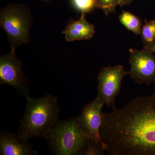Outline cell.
<instances>
[{
    "mask_svg": "<svg viewBox=\"0 0 155 155\" xmlns=\"http://www.w3.org/2000/svg\"><path fill=\"white\" fill-rule=\"evenodd\" d=\"M101 138L110 155H155V91L103 113Z\"/></svg>",
    "mask_w": 155,
    "mask_h": 155,
    "instance_id": "obj_1",
    "label": "cell"
},
{
    "mask_svg": "<svg viewBox=\"0 0 155 155\" xmlns=\"http://www.w3.org/2000/svg\"><path fill=\"white\" fill-rule=\"evenodd\" d=\"M25 97V113L18 127L19 135L28 140L35 137L45 138L58 120L61 107L58 98L51 95Z\"/></svg>",
    "mask_w": 155,
    "mask_h": 155,
    "instance_id": "obj_2",
    "label": "cell"
},
{
    "mask_svg": "<svg viewBox=\"0 0 155 155\" xmlns=\"http://www.w3.org/2000/svg\"><path fill=\"white\" fill-rule=\"evenodd\" d=\"M45 139L51 153L56 155H82L90 139L77 116L58 120Z\"/></svg>",
    "mask_w": 155,
    "mask_h": 155,
    "instance_id": "obj_3",
    "label": "cell"
},
{
    "mask_svg": "<svg viewBox=\"0 0 155 155\" xmlns=\"http://www.w3.org/2000/svg\"><path fill=\"white\" fill-rule=\"evenodd\" d=\"M32 24L30 9L23 4H9L0 12V25L8 37L11 47L30 43Z\"/></svg>",
    "mask_w": 155,
    "mask_h": 155,
    "instance_id": "obj_4",
    "label": "cell"
},
{
    "mask_svg": "<svg viewBox=\"0 0 155 155\" xmlns=\"http://www.w3.org/2000/svg\"><path fill=\"white\" fill-rule=\"evenodd\" d=\"M128 74L129 71H125L121 65L104 67L98 75L97 97L108 107H116L115 100L120 93L122 81Z\"/></svg>",
    "mask_w": 155,
    "mask_h": 155,
    "instance_id": "obj_5",
    "label": "cell"
},
{
    "mask_svg": "<svg viewBox=\"0 0 155 155\" xmlns=\"http://www.w3.org/2000/svg\"><path fill=\"white\" fill-rule=\"evenodd\" d=\"M15 49L11 47L10 53L0 57V84L11 85L25 97L29 93V83L22 72V62L16 56Z\"/></svg>",
    "mask_w": 155,
    "mask_h": 155,
    "instance_id": "obj_6",
    "label": "cell"
},
{
    "mask_svg": "<svg viewBox=\"0 0 155 155\" xmlns=\"http://www.w3.org/2000/svg\"><path fill=\"white\" fill-rule=\"evenodd\" d=\"M129 74L132 80L139 84H155V54L143 48L139 50L130 48Z\"/></svg>",
    "mask_w": 155,
    "mask_h": 155,
    "instance_id": "obj_7",
    "label": "cell"
},
{
    "mask_svg": "<svg viewBox=\"0 0 155 155\" xmlns=\"http://www.w3.org/2000/svg\"><path fill=\"white\" fill-rule=\"evenodd\" d=\"M104 103L97 97L92 102L87 104L82 108L78 120L87 135L89 138L105 147L101 138L100 128L102 122Z\"/></svg>",
    "mask_w": 155,
    "mask_h": 155,
    "instance_id": "obj_8",
    "label": "cell"
},
{
    "mask_svg": "<svg viewBox=\"0 0 155 155\" xmlns=\"http://www.w3.org/2000/svg\"><path fill=\"white\" fill-rule=\"evenodd\" d=\"M37 151L28 140L5 130L0 133V155H36Z\"/></svg>",
    "mask_w": 155,
    "mask_h": 155,
    "instance_id": "obj_9",
    "label": "cell"
},
{
    "mask_svg": "<svg viewBox=\"0 0 155 155\" xmlns=\"http://www.w3.org/2000/svg\"><path fill=\"white\" fill-rule=\"evenodd\" d=\"M62 33L65 35V39L68 42L82 40H89L94 35L95 27L87 20L85 14L82 13L79 19H72L68 22Z\"/></svg>",
    "mask_w": 155,
    "mask_h": 155,
    "instance_id": "obj_10",
    "label": "cell"
},
{
    "mask_svg": "<svg viewBox=\"0 0 155 155\" xmlns=\"http://www.w3.org/2000/svg\"><path fill=\"white\" fill-rule=\"evenodd\" d=\"M119 18L121 24L127 30L132 31L136 35H140L142 24L139 17L130 12L123 10Z\"/></svg>",
    "mask_w": 155,
    "mask_h": 155,
    "instance_id": "obj_11",
    "label": "cell"
},
{
    "mask_svg": "<svg viewBox=\"0 0 155 155\" xmlns=\"http://www.w3.org/2000/svg\"><path fill=\"white\" fill-rule=\"evenodd\" d=\"M143 48L146 47L155 40V17L154 19L148 21L145 19L144 25L142 26L140 34Z\"/></svg>",
    "mask_w": 155,
    "mask_h": 155,
    "instance_id": "obj_12",
    "label": "cell"
},
{
    "mask_svg": "<svg viewBox=\"0 0 155 155\" xmlns=\"http://www.w3.org/2000/svg\"><path fill=\"white\" fill-rule=\"evenodd\" d=\"M105 151L102 145L90 138L82 155H104Z\"/></svg>",
    "mask_w": 155,
    "mask_h": 155,
    "instance_id": "obj_13",
    "label": "cell"
},
{
    "mask_svg": "<svg viewBox=\"0 0 155 155\" xmlns=\"http://www.w3.org/2000/svg\"><path fill=\"white\" fill-rule=\"evenodd\" d=\"M96 7L102 9L106 16L115 13V9L119 5V0H94Z\"/></svg>",
    "mask_w": 155,
    "mask_h": 155,
    "instance_id": "obj_14",
    "label": "cell"
},
{
    "mask_svg": "<svg viewBox=\"0 0 155 155\" xmlns=\"http://www.w3.org/2000/svg\"><path fill=\"white\" fill-rule=\"evenodd\" d=\"M72 5L81 14L90 12L96 7L94 0H72Z\"/></svg>",
    "mask_w": 155,
    "mask_h": 155,
    "instance_id": "obj_15",
    "label": "cell"
},
{
    "mask_svg": "<svg viewBox=\"0 0 155 155\" xmlns=\"http://www.w3.org/2000/svg\"><path fill=\"white\" fill-rule=\"evenodd\" d=\"M134 0H119V5L123 6L128 5Z\"/></svg>",
    "mask_w": 155,
    "mask_h": 155,
    "instance_id": "obj_16",
    "label": "cell"
},
{
    "mask_svg": "<svg viewBox=\"0 0 155 155\" xmlns=\"http://www.w3.org/2000/svg\"><path fill=\"white\" fill-rule=\"evenodd\" d=\"M143 48L147 49L155 53V40L152 43L148 45L146 47Z\"/></svg>",
    "mask_w": 155,
    "mask_h": 155,
    "instance_id": "obj_17",
    "label": "cell"
},
{
    "mask_svg": "<svg viewBox=\"0 0 155 155\" xmlns=\"http://www.w3.org/2000/svg\"><path fill=\"white\" fill-rule=\"evenodd\" d=\"M40 1H44V2H49V1H51V0H40Z\"/></svg>",
    "mask_w": 155,
    "mask_h": 155,
    "instance_id": "obj_18",
    "label": "cell"
}]
</instances>
